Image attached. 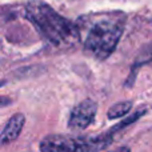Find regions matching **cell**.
<instances>
[{"mask_svg": "<svg viewBox=\"0 0 152 152\" xmlns=\"http://www.w3.org/2000/svg\"><path fill=\"white\" fill-rule=\"evenodd\" d=\"M97 111V104L92 100H84L80 104H77L72 110L71 115H69L68 120V127L71 129H86L92 121L95 120Z\"/></svg>", "mask_w": 152, "mask_h": 152, "instance_id": "obj_4", "label": "cell"}, {"mask_svg": "<svg viewBox=\"0 0 152 152\" xmlns=\"http://www.w3.org/2000/svg\"><path fill=\"white\" fill-rule=\"evenodd\" d=\"M132 108V103L127 102V100H124V102H120V103H116L115 105H112V107L110 108V111H108V118L110 119H118V118H121V116L127 115V113L131 111Z\"/></svg>", "mask_w": 152, "mask_h": 152, "instance_id": "obj_6", "label": "cell"}, {"mask_svg": "<svg viewBox=\"0 0 152 152\" xmlns=\"http://www.w3.org/2000/svg\"><path fill=\"white\" fill-rule=\"evenodd\" d=\"M115 152H129V150H128V148H120V150H118Z\"/></svg>", "mask_w": 152, "mask_h": 152, "instance_id": "obj_7", "label": "cell"}, {"mask_svg": "<svg viewBox=\"0 0 152 152\" xmlns=\"http://www.w3.org/2000/svg\"><path fill=\"white\" fill-rule=\"evenodd\" d=\"M24 121H26V119H24V116L21 113H16V115H13L8 120V123L5 124L4 129L1 132L3 144H7V143L12 142V140H15L20 135L21 129L24 127Z\"/></svg>", "mask_w": 152, "mask_h": 152, "instance_id": "obj_5", "label": "cell"}, {"mask_svg": "<svg viewBox=\"0 0 152 152\" xmlns=\"http://www.w3.org/2000/svg\"><path fill=\"white\" fill-rule=\"evenodd\" d=\"M124 29V19L119 15L99 18L87 29L84 50L95 59L104 60L115 51Z\"/></svg>", "mask_w": 152, "mask_h": 152, "instance_id": "obj_2", "label": "cell"}, {"mask_svg": "<svg viewBox=\"0 0 152 152\" xmlns=\"http://www.w3.org/2000/svg\"><path fill=\"white\" fill-rule=\"evenodd\" d=\"M27 16L51 45L72 47L80 37V34L67 19L44 3H31L27 7Z\"/></svg>", "mask_w": 152, "mask_h": 152, "instance_id": "obj_1", "label": "cell"}, {"mask_svg": "<svg viewBox=\"0 0 152 152\" xmlns=\"http://www.w3.org/2000/svg\"><path fill=\"white\" fill-rule=\"evenodd\" d=\"M112 134L100 135L97 137H77L67 135H48L40 143L42 152H97L111 142Z\"/></svg>", "mask_w": 152, "mask_h": 152, "instance_id": "obj_3", "label": "cell"}]
</instances>
